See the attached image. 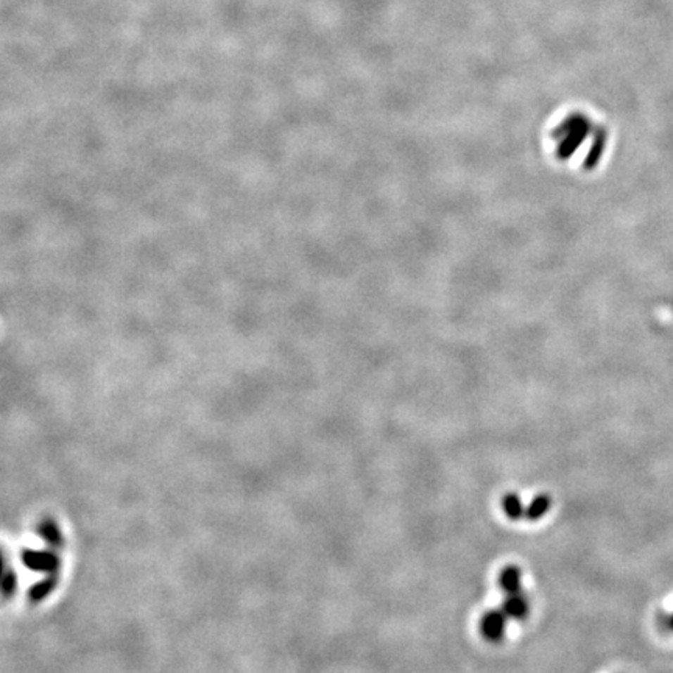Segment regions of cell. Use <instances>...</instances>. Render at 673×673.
Here are the masks:
<instances>
[{
	"label": "cell",
	"instance_id": "cell-2",
	"mask_svg": "<svg viewBox=\"0 0 673 673\" xmlns=\"http://www.w3.org/2000/svg\"><path fill=\"white\" fill-rule=\"evenodd\" d=\"M502 610L510 619H524L529 614V600L521 591L513 592V594H508V597L505 598Z\"/></svg>",
	"mask_w": 673,
	"mask_h": 673
},
{
	"label": "cell",
	"instance_id": "cell-4",
	"mask_svg": "<svg viewBox=\"0 0 673 673\" xmlns=\"http://www.w3.org/2000/svg\"><path fill=\"white\" fill-rule=\"evenodd\" d=\"M551 505H552V501L548 496L546 494L536 496L535 499L530 502L529 507H525V519H529V521H538V519H541L547 513L548 508H551Z\"/></svg>",
	"mask_w": 673,
	"mask_h": 673
},
{
	"label": "cell",
	"instance_id": "cell-5",
	"mask_svg": "<svg viewBox=\"0 0 673 673\" xmlns=\"http://www.w3.org/2000/svg\"><path fill=\"white\" fill-rule=\"evenodd\" d=\"M503 510H505V513H507V516L510 519H515V521H517V519H522L525 517V507H524V503L521 501V497H519L517 494L515 493H510L505 496V499H503Z\"/></svg>",
	"mask_w": 673,
	"mask_h": 673
},
{
	"label": "cell",
	"instance_id": "cell-1",
	"mask_svg": "<svg viewBox=\"0 0 673 673\" xmlns=\"http://www.w3.org/2000/svg\"><path fill=\"white\" fill-rule=\"evenodd\" d=\"M507 614L503 610H491L482 617L480 630L484 638L489 642H501L503 639L505 625H507Z\"/></svg>",
	"mask_w": 673,
	"mask_h": 673
},
{
	"label": "cell",
	"instance_id": "cell-3",
	"mask_svg": "<svg viewBox=\"0 0 673 673\" xmlns=\"http://www.w3.org/2000/svg\"><path fill=\"white\" fill-rule=\"evenodd\" d=\"M499 584L507 594L521 591V569L516 566L505 567L499 577Z\"/></svg>",
	"mask_w": 673,
	"mask_h": 673
},
{
	"label": "cell",
	"instance_id": "cell-6",
	"mask_svg": "<svg viewBox=\"0 0 673 673\" xmlns=\"http://www.w3.org/2000/svg\"><path fill=\"white\" fill-rule=\"evenodd\" d=\"M670 627L673 628V616H672V619H670Z\"/></svg>",
	"mask_w": 673,
	"mask_h": 673
}]
</instances>
